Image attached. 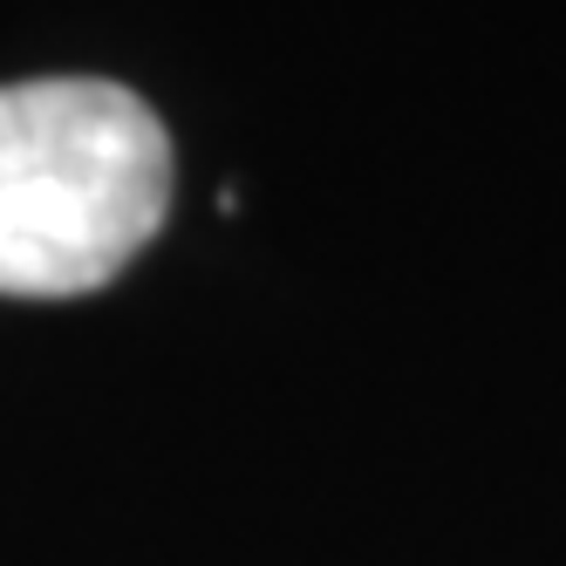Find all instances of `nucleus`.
I'll list each match as a JSON object with an SVG mask.
<instances>
[{
	"label": "nucleus",
	"mask_w": 566,
	"mask_h": 566,
	"mask_svg": "<svg viewBox=\"0 0 566 566\" xmlns=\"http://www.w3.org/2000/svg\"><path fill=\"white\" fill-rule=\"evenodd\" d=\"M171 206V137L96 75L0 90V294L62 301L116 280Z\"/></svg>",
	"instance_id": "1"
}]
</instances>
